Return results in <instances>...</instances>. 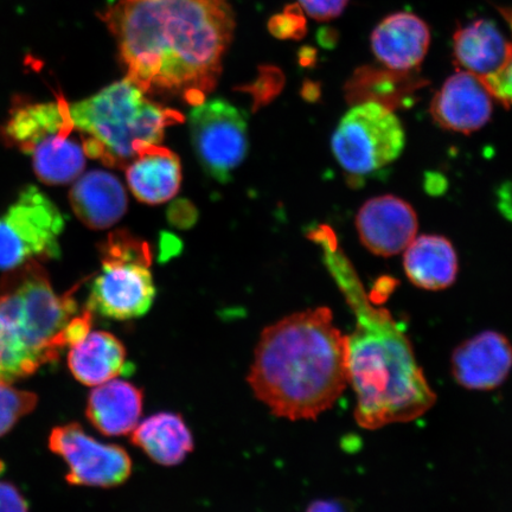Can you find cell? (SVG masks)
Instances as JSON below:
<instances>
[{
	"label": "cell",
	"instance_id": "cell-8",
	"mask_svg": "<svg viewBox=\"0 0 512 512\" xmlns=\"http://www.w3.org/2000/svg\"><path fill=\"white\" fill-rule=\"evenodd\" d=\"M64 219L59 208L34 185L0 216V271H12L35 259L57 258Z\"/></svg>",
	"mask_w": 512,
	"mask_h": 512
},
{
	"label": "cell",
	"instance_id": "cell-20",
	"mask_svg": "<svg viewBox=\"0 0 512 512\" xmlns=\"http://www.w3.org/2000/svg\"><path fill=\"white\" fill-rule=\"evenodd\" d=\"M403 267L415 286L427 291H441L457 279L458 256L444 236L422 235L407 247Z\"/></svg>",
	"mask_w": 512,
	"mask_h": 512
},
{
	"label": "cell",
	"instance_id": "cell-31",
	"mask_svg": "<svg viewBox=\"0 0 512 512\" xmlns=\"http://www.w3.org/2000/svg\"><path fill=\"white\" fill-rule=\"evenodd\" d=\"M306 512H344L341 503L335 501H317Z\"/></svg>",
	"mask_w": 512,
	"mask_h": 512
},
{
	"label": "cell",
	"instance_id": "cell-19",
	"mask_svg": "<svg viewBox=\"0 0 512 512\" xmlns=\"http://www.w3.org/2000/svg\"><path fill=\"white\" fill-rule=\"evenodd\" d=\"M127 350L118 337L91 331L69 348L68 367L85 386L96 387L125 374Z\"/></svg>",
	"mask_w": 512,
	"mask_h": 512
},
{
	"label": "cell",
	"instance_id": "cell-10",
	"mask_svg": "<svg viewBox=\"0 0 512 512\" xmlns=\"http://www.w3.org/2000/svg\"><path fill=\"white\" fill-rule=\"evenodd\" d=\"M49 448L67 463L66 479L72 485L115 488L132 475V460L125 448L100 443L78 422L55 427Z\"/></svg>",
	"mask_w": 512,
	"mask_h": 512
},
{
	"label": "cell",
	"instance_id": "cell-14",
	"mask_svg": "<svg viewBox=\"0 0 512 512\" xmlns=\"http://www.w3.org/2000/svg\"><path fill=\"white\" fill-rule=\"evenodd\" d=\"M370 44L383 67L412 72L425 60L430 49L431 30L419 16L396 12L376 25Z\"/></svg>",
	"mask_w": 512,
	"mask_h": 512
},
{
	"label": "cell",
	"instance_id": "cell-28",
	"mask_svg": "<svg viewBox=\"0 0 512 512\" xmlns=\"http://www.w3.org/2000/svg\"><path fill=\"white\" fill-rule=\"evenodd\" d=\"M482 80L494 99L505 107L512 106V57L502 70Z\"/></svg>",
	"mask_w": 512,
	"mask_h": 512
},
{
	"label": "cell",
	"instance_id": "cell-11",
	"mask_svg": "<svg viewBox=\"0 0 512 512\" xmlns=\"http://www.w3.org/2000/svg\"><path fill=\"white\" fill-rule=\"evenodd\" d=\"M418 227V216L411 204L393 195L371 198L356 216L363 246L383 258L405 252L416 238Z\"/></svg>",
	"mask_w": 512,
	"mask_h": 512
},
{
	"label": "cell",
	"instance_id": "cell-25",
	"mask_svg": "<svg viewBox=\"0 0 512 512\" xmlns=\"http://www.w3.org/2000/svg\"><path fill=\"white\" fill-rule=\"evenodd\" d=\"M37 402L34 393L11 388L9 384H0V438L9 433L23 416L34 411Z\"/></svg>",
	"mask_w": 512,
	"mask_h": 512
},
{
	"label": "cell",
	"instance_id": "cell-23",
	"mask_svg": "<svg viewBox=\"0 0 512 512\" xmlns=\"http://www.w3.org/2000/svg\"><path fill=\"white\" fill-rule=\"evenodd\" d=\"M74 128L68 117V102L60 96L54 102L19 104L3 128L6 142L24 153L31 152L44 138Z\"/></svg>",
	"mask_w": 512,
	"mask_h": 512
},
{
	"label": "cell",
	"instance_id": "cell-5",
	"mask_svg": "<svg viewBox=\"0 0 512 512\" xmlns=\"http://www.w3.org/2000/svg\"><path fill=\"white\" fill-rule=\"evenodd\" d=\"M68 117L81 133L86 156L112 168H124L143 147L160 144L166 127L183 121L181 113L150 101L128 78L68 104Z\"/></svg>",
	"mask_w": 512,
	"mask_h": 512
},
{
	"label": "cell",
	"instance_id": "cell-22",
	"mask_svg": "<svg viewBox=\"0 0 512 512\" xmlns=\"http://www.w3.org/2000/svg\"><path fill=\"white\" fill-rule=\"evenodd\" d=\"M131 443L163 466L181 464L194 450V438L182 416L157 413L145 419L132 432Z\"/></svg>",
	"mask_w": 512,
	"mask_h": 512
},
{
	"label": "cell",
	"instance_id": "cell-3",
	"mask_svg": "<svg viewBox=\"0 0 512 512\" xmlns=\"http://www.w3.org/2000/svg\"><path fill=\"white\" fill-rule=\"evenodd\" d=\"M249 386L274 415L317 419L349 386L347 335L328 307L294 313L262 332Z\"/></svg>",
	"mask_w": 512,
	"mask_h": 512
},
{
	"label": "cell",
	"instance_id": "cell-32",
	"mask_svg": "<svg viewBox=\"0 0 512 512\" xmlns=\"http://www.w3.org/2000/svg\"><path fill=\"white\" fill-rule=\"evenodd\" d=\"M300 61L306 66V64H311L316 60V50L310 47H305L300 51Z\"/></svg>",
	"mask_w": 512,
	"mask_h": 512
},
{
	"label": "cell",
	"instance_id": "cell-9",
	"mask_svg": "<svg viewBox=\"0 0 512 512\" xmlns=\"http://www.w3.org/2000/svg\"><path fill=\"white\" fill-rule=\"evenodd\" d=\"M190 133L202 168L217 182H229L247 156L246 115L226 100L202 102L190 113Z\"/></svg>",
	"mask_w": 512,
	"mask_h": 512
},
{
	"label": "cell",
	"instance_id": "cell-16",
	"mask_svg": "<svg viewBox=\"0 0 512 512\" xmlns=\"http://www.w3.org/2000/svg\"><path fill=\"white\" fill-rule=\"evenodd\" d=\"M144 393L134 384L112 380L96 386L88 396L86 415L107 437H121L136 430L143 413Z\"/></svg>",
	"mask_w": 512,
	"mask_h": 512
},
{
	"label": "cell",
	"instance_id": "cell-18",
	"mask_svg": "<svg viewBox=\"0 0 512 512\" xmlns=\"http://www.w3.org/2000/svg\"><path fill=\"white\" fill-rule=\"evenodd\" d=\"M126 177L137 200L164 203L175 197L181 187V162L176 153L160 144L145 146L128 165Z\"/></svg>",
	"mask_w": 512,
	"mask_h": 512
},
{
	"label": "cell",
	"instance_id": "cell-7",
	"mask_svg": "<svg viewBox=\"0 0 512 512\" xmlns=\"http://www.w3.org/2000/svg\"><path fill=\"white\" fill-rule=\"evenodd\" d=\"M406 144L401 120L390 108L366 101L345 113L332 137V152L352 176H366L398 159Z\"/></svg>",
	"mask_w": 512,
	"mask_h": 512
},
{
	"label": "cell",
	"instance_id": "cell-6",
	"mask_svg": "<svg viewBox=\"0 0 512 512\" xmlns=\"http://www.w3.org/2000/svg\"><path fill=\"white\" fill-rule=\"evenodd\" d=\"M152 254L130 233H113L102 247V267L89 293L87 309L115 320L139 318L156 297L150 266Z\"/></svg>",
	"mask_w": 512,
	"mask_h": 512
},
{
	"label": "cell",
	"instance_id": "cell-30",
	"mask_svg": "<svg viewBox=\"0 0 512 512\" xmlns=\"http://www.w3.org/2000/svg\"><path fill=\"white\" fill-rule=\"evenodd\" d=\"M318 42L320 46L326 49H332L336 47L339 40L338 32L332 28H322L318 31Z\"/></svg>",
	"mask_w": 512,
	"mask_h": 512
},
{
	"label": "cell",
	"instance_id": "cell-17",
	"mask_svg": "<svg viewBox=\"0 0 512 512\" xmlns=\"http://www.w3.org/2000/svg\"><path fill=\"white\" fill-rule=\"evenodd\" d=\"M69 198L76 216L92 229L114 226L127 209L123 184L106 171L94 170L81 176Z\"/></svg>",
	"mask_w": 512,
	"mask_h": 512
},
{
	"label": "cell",
	"instance_id": "cell-33",
	"mask_svg": "<svg viewBox=\"0 0 512 512\" xmlns=\"http://www.w3.org/2000/svg\"><path fill=\"white\" fill-rule=\"evenodd\" d=\"M498 11L505 19V22L508 23L509 28L512 31V8H498Z\"/></svg>",
	"mask_w": 512,
	"mask_h": 512
},
{
	"label": "cell",
	"instance_id": "cell-12",
	"mask_svg": "<svg viewBox=\"0 0 512 512\" xmlns=\"http://www.w3.org/2000/svg\"><path fill=\"white\" fill-rule=\"evenodd\" d=\"M512 370V344L501 332L483 331L454 349L451 373L459 386L469 390H494Z\"/></svg>",
	"mask_w": 512,
	"mask_h": 512
},
{
	"label": "cell",
	"instance_id": "cell-1",
	"mask_svg": "<svg viewBox=\"0 0 512 512\" xmlns=\"http://www.w3.org/2000/svg\"><path fill=\"white\" fill-rule=\"evenodd\" d=\"M102 19L128 79L196 106L219 81L235 29L227 0H120Z\"/></svg>",
	"mask_w": 512,
	"mask_h": 512
},
{
	"label": "cell",
	"instance_id": "cell-4",
	"mask_svg": "<svg viewBox=\"0 0 512 512\" xmlns=\"http://www.w3.org/2000/svg\"><path fill=\"white\" fill-rule=\"evenodd\" d=\"M76 312L72 294L57 296L34 261L6 279L0 291V384L25 379L59 360L66 349L62 332Z\"/></svg>",
	"mask_w": 512,
	"mask_h": 512
},
{
	"label": "cell",
	"instance_id": "cell-13",
	"mask_svg": "<svg viewBox=\"0 0 512 512\" xmlns=\"http://www.w3.org/2000/svg\"><path fill=\"white\" fill-rule=\"evenodd\" d=\"M494 96L479 76L458 72L448 78L431 102L435 123L447 131L470 134L489 123Z\"/></svg>",
	"mask_w": 512,
	"mask_h": 512
},
{
	"label": "cell",
	"instance_id": "cell-26",
	"mask_svg": "<svg viewBox=\"0 0 512 512\" xmlns=\"http://www.w3.org/2000/svg\"><path fill=\"white\" fill-rule=\"evenodd\" d=\"M268 28L281 40H300L306 35V19L299 5L287 6L283 14L274 16Z\"/></svg>",
	"mask_w": 512,
	"mask_h": 512
},
{
	"label": "cell",
	"instance_id": "cell-29",
	"mask_svg": "<svg viewBox=\"0 0 512 512\" xmlns=\"http://www.w3.org/2000/svg\"><path fill=\"white\" fill-rule=\"evenodd\" d=\"M0 512H29L28 502L10 483L0 482Z\"/></svg>",
	"mask_w": 512,
	"mask_h": 512
},
{
	"label": "cell",
	"instance_id": "cell-27",
	"mask_svg": "<svg viewBox=\"0 0 512 512\" xmlns=\"http://www.w3.org/2000/svg\"><path fill=\"white\" fill-rule=\"evenodd\" d=\"M300 8L319 22H328L341 16L350 0H298Z\"/></svg>",
	"mask_w": 512,
	"mask_h": 512
},
{
	"label": "cell",
	"instance_id": "cell-2",
	"mask_svg": "<svg viewBox=\"0 0 512 512\" xmlns=\"http://www.w3.org/2000/svg\"><path fill=\"white\" fill-rule=\"evenodd\" d=\"M325 262L356 316L347 336L349 386L356 394L355 419L366 430L411 422L434 406L437 395L416 360L408 337L390 312L369 302L337 242L323 247Z\"/></svg>",
	"mask_w": 512,
	"mask_h": 512
},
{
	"label": "cell",
	"instance_id": "cell-21",
	"mask_svg": "<svg viewBox=\"0 0 512 512\" xmlns=\"http://www.w3.org/2000/svg\"><path fill=\"white\" fill-rule=\"evenodd\" d=\"M425 83L415 70L399 72L386 67L366 66L358 68L351 76L345 86V95L352 105L373 101L394 110L407 106Z\"/></svg>",
	"mask_w": 512,
	"mask_h": 512
},
{
	"label": "cell",
	"instance_id": "cell-15",
	"mask_svg": "<svg viewBox=\"0 0 512 512\" xmlns=\"http://www.w3.org/2000/svg\"><path fill=\"white\" fill-rule=\"evenodd\" d=\"M453 55L466 72L486 79L507 66L512 42L494 21L480 18L454 32Z\"/></svg>",
	"mask_w": 512,
	"mask_h": 512
},
{
	"label": "cell",
	"instance_id": "cell-24",
	"mask_svg": "<svg viewBox=\"0 0 512 512\" xmlns=\"http://www.w3.org/2000/svg\"><path fill=\"white\" fill-rule=\"evenodd\" d=\"M74 128L50 134L41 140L29 155L35 174L40 181L62 185L75 181L86 166V153L82 144L70 138Z\"/></svg>",
	"mask_w": 512,
	"mask_h": 512
}]
</instances>
